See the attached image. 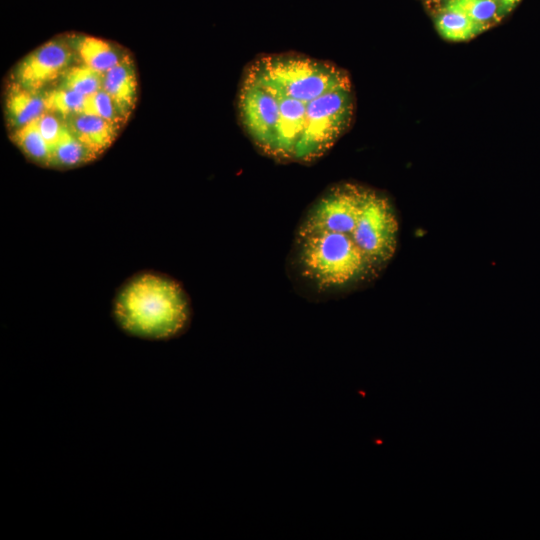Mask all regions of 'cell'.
<instances>
[{
  "instance_id": "obj_1",
  "label": "cell",
  "mask_w": 540,
  "mask_h": 540,
  "mask_svg": "<svg viewBox=\"0 0 540 540\" xmlns=\"http://www.w3.org/2000/svg\"><path fill=\"white\" fill-rule=\"evenodd\" d=\"M240 126L253 146L280 163L310 164L351 126L355 97L335 63L296 52L262 54L243 70L237 92Z\"/></svg>"
},
{
  "instance_id": "obj_2",
  "label": "cell",
  "mask_w": 540,
  "mask_h": 540,
  "mask_svg": "<svg viewBox=\"0 0 540 540\" xmlns=\"http://www.w3.org/2000/svg\"><path fill=\"white\" fill-rule=\"evenodd\" d=\"M399 234L395 207L382 192L341 181L305 209L286 258L295 291L327 301L377 279L393 259Z\"/></svg>"
},
{
  "instance_id": "obj_3",
  "label": "cell",
  "mask_w": 540,
  "mask_h": 540,
  "mask_svg": "<svg viewBox=\"0 0 540 540\" xmlns=\"http://www.w3.org/2000/svg\"><path fill=\"white\" fill-rule=\"evenodd\" d=\"M191 303L174 279L144 272L129 279L118 291L113 314L128 334L163 340L183 333L191 320Z\"/></svg>"
},
{
  "instance_id": "obj_4",
  "label": "cell",
  "mask_w": 540,
  "mask_h": 540,
  "mask_svg": "<svg viewBox=\"0 0 540 540\" xmlns=\"http://www.w3.org/2000/svg\"><path fill=\"white\" fill-rule=\"evenodd\" d=\"M74 50L64 39L50 40L18 64L14 72L15 84L41 92L49 84L62 78L73 61Z\"/></svg>"
},
{
  "instance_id": "obj_5",
  "label": "cell",
  "mask_w": 540,
  "mask_h": 540,
  "mask_svg": "<svg viewBox=\"0 0 540 540\" xmlns=\"http://www.w3.org/2000/svg\"><path fill=\"white\" fill-rule=\"evenodd\" d=\"M65 123L94 159L111 146L119 129V126L88 113L73 115L65 119Z\"/></svg>"
},
{
  "instance_id": "obj_6",
  "label": "cell",
  "mask_w": 540,
  "mask_h": 540,
  "mask_svg": "<svg viewBox=\"0 0 540 540\" xmlns=\"http://www.w3.org/2000/svg\"><path fill=\"white\" fill-rule=\"evenodd\" d=\"M102 89L112 98L126 120L137 100V77L133 61L128 55H124L103 75Z\"/></svg>"
},
{
  "instance_id": "obj_7",
  "label": "cell",
  "mask_w": 540,
  "mask_h": 540,
  "mask_svg": "<svg viewBox=\"0 0 540 540\" xmlns=\"http://www.w3.org/2000/svg\"><path fill=\"white\" fill-rule=\"evenodd\" d=\"M9 124L16 130L34 122L46 110L42 92L25 89L15 83L10 86L5 101Z\"/></svg>"
},
{
  "instance_id": "obj_8",
  "label": "cell",
  "mask_w": 540,
  "mask_h": 540,
  "mask_svg": "<svg viewBox=\"0 0 540 540\" xmlns=\"http://www.w3.org/2000/svg\"><path fill=\"white\" fill-rule=\"evenodd\" d=\"M70 44L82 64L104 75L124 56L109 42L88 35H75Z\"/></svg>"
},
{
  "instance_id": "obj_9",
  "label": "cell",
  "mask_w": 540,
  "mask_h": 540,
  "mask_svg": "<svg viewBox=\"0 0 540 540\" xmlns=\"http://www.w3.org/2000/svg\"><path fill=\"white\" fill-rule=\"evenodd\" d=\"M439 34L450 41H466L486 30L464 13L443 7L436 19Z\"/></svg>"
},
{
  "instance_id": "obj_10",
  "label": "cell",
  "mask_w": 540,
  "mask_h": 540,
  "mask_svg": "<svg viewBox=\"0 0 540 540\" xmlns=\"http://www.w3.org/2000/svg\"><path fill=\"white\" fill-rule=\"evenodd\" d=\"M92 160L94 158L88 149L66 127L64 133L52 149L50 166L72 168Z\"/></svg>"
},
{
  "instance_id": "obj_11",
  "label": "cell",
  "mask_w": 540,
  "mask_h": 540,
  "mask_svg": "<svg viewBox=\"0 0 540 540\" xmlns=\"http://www.w3.org/2000/svg\"><path fill=\"white\" fill-rule=\"evenodd\" d=\"M11 139L28 159L40 165L50 166L51 148L35 122L13 130Z\"/></svg>"
},
{
  "instance_id": "obj_12",
  "label": "cell",
  "mask_w": 540,
  "mask_h": 540,
  "mask_svg": "<svg viewBox=\"0 0 540 540\" xmlns=\"http://www.w3.org/2000/svg\"><path fill=\"white\" fill-rule=\"evenodd\" d=\"M42 93L46 110L64 120L85 111L87 97L72 89L59 85Z\"/></svg>"
},
{
  "instance_id": "obj_13",
  "label": "cell",
  "mask_w": 540,
  "mask_h": 540,
  "mask_svg": "<svg viewBox=\"0 0 540 540\" xmlns=\"http://www.w3.org/2000/svg\"><path fill=\"white\" fill-rule=\"evenodd\" d=\"M444 7L464 13L485 29L503 17L498 0H449Z\"/></svg>"
},
{
  "instance_id": "obj_14",
  "label": "cell",
  "mask_w": 540,
  "mask_h": 540,
  "mask_svg": "<svg viewBox=\"0 0 540 540\" xmlns=\"http://www.w3.org/2000/svg\"><path fill=\"white\" fill-rule=\"evenodd\" d=\"M103 75L93 69L80 65H71L62 77L60 85L89 97L102 89Z\"/></svg>"
},
{
  "instance_id": "obj_15",
  "label": "cell",
  "mask_w": 540,
  "mask_h": 540,
  "mask_svg": "<svg viewBox=\"0 0 540 540\" xmlns=\"http://www.w3.org/2000/svg\"><path fill=\"white\" fill-rule=\"evenodd\" d=\"M84 113L96 115L117 126L125 122L118 107L103 89L87 97Z\"/></svg>"
},
{
  "instance_id": "obj_16",
  "label": "cell",
  "mask_w": 540,
  "mask_h": 540,
  "mask_svg": "<svg viewBox=\"0 0 540 540\" xmlns=\"http://www.w3.org/2000/svg\"><path fill=\"white\" fill-rule=\"evenodd\" d=\"M34 122L39 132L50 146L52 153L53 147L67 127L65 120L53 112L45 111Z\"/></svg>"
},
{
  "instance_id": "obj_17",
  "label": "cell",
  "mask_w": 540,
  "mask_h": 540,
  "mask_svg": "<svg viewBox=\"0 0 540 540\" xmlns=\"http://www.w3.org/2000/svg\"><path fill=\"white\" fill-rule=\"evenodd\" d=\"M500 4V10L503 16L510 12L520 0H498Z\"/></svg>"
}]
</instances>
